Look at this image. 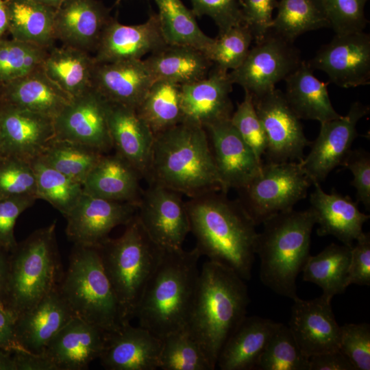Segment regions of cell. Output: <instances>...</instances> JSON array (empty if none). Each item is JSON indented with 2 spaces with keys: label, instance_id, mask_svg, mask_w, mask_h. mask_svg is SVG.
Listing matches in <instances>:
<instances>
[{
  "label": "cell",
  "instance_id": "obj_16",
  "mask_svg": "<svg viewBox=\"0 0 370 370\" xmlns=\"http://www.w3.org/2000/svg\"><path fill=\"white\" fill-rule=\"evenodd\" d=\"M369 112V106L356 101L346 115L321 123L309 153L299 162L312 184H320L335 167L343 164L358 136L357 124Z\"/></svg>",
  "mask_w": 370,
  "mask_h": 370
},
{
  "label": "cell",
  "instance_id": "obj_50",
  "mask_svg": "<svg viewBox=\"0 0 370 370\" xmlns=\"http://www.w3.org/2000/svg\"><path fill=\"white\" fill-rule=\"evenodd\" d=\"M195 16L211 18L222 33L244 24L239 0H190Z\"/></svg>",
  "mask_w": 370,
  "mask_h": 370
},
{
  "label": "cell",
  "instance_id": "obj_9",
  "mask_svg": "<svg viewBox=\"0 0 370 370\" xmlns=\"http://www.w3.org/2000/svg\"><path fill=\"white\" fill-rule=\"evenodd\" d=\"M312 184L298 162H267L245 188L238 199L256 225L293 209Z\"/></svg>",
  "mask_w": 370,
  "mask_h": 370
},
{
  "label": "cell",
  "instance_id": "obj_10",
  "mask_svg": "<svg viewBox=\"0 0 370 370\" xmlns=\"http://www.w3.org/2000/svg\"><path fill=\"white\" fill-rule=\"evenodd\" d=\"M301 62L299 51L293 43L270 31L256 42L243 63L229 75L233 84L258 97L275 89Z\"/></svg>",
  "mask_w": 370,
  "mask_h": 370
},
{
  "label": "cell",
  "instance_id": "obj_29",
  "mask_svg": "<svg viewBox=\"0 0 370 370\" xmlns=\"http://www.w3.org/2000/svg\"><path fill=\"white\" fill-rule=\"evenodd\" d=\"M277 323L258 316H245L223 345L217 367L221 370H256Z\"/></svg>",
  "mask_w": 370,
  "mask_h": 370
},
{
  "label": "cell",
  "instance_id": "obj_27",
  "mask_svg": "<svg viewBox=\"0 0 370 370\" xmlns=\"http://www.w3.org/2000/svg\"><path fill=\"white\" fill-rule=\"evenodd\" d=\"M75 317L58 286L15 319L18 346L35 354L44 352L55 335Z\"/></svg>",
  "mask_w": 370,
  "mask_h": 370
},
{
  "label": "cell",
  "instance_id": "obj_54",
  "mask_svg": "<svg viewBox=\"0 0 370 370\" xmlns=\"http://www.w3.org/2000/svg\"><path fill=\"white\" fill-rule=\"evenodd\" d=\"M351 248L347 285H370V234L362 232Z\"/></svg>",
  "mask_w": 370,
  "mask_h": 370
},
{
  "label": "cell",
  "instance_id": "obj_3",
  "mask_svg": "<svg viewBox=\"0 0 370 370\" xmlns=\"http://www.w3.org/2000/svg\"><path fill=\"white\" fill-rule=\"evenodd\" d=\"M243 280L230 268L208 260L199 270L186 328L213 369L225 342L246 316L249 299Z\"/></svg>",
  "mask_w": 370,
  "mask_h": 370
},
{
  "label": "cell",
  "instance_id": "obj_14",
  "mask_svg": "<svg viewBox=\"0 0 370 370\" xmlns=\"http://www.w3.org/2000/svg\"><path fill=\"white\" fill-rule=\"evenodd\" d=\"M136 212L137 203L108 200L83 193L65 216L66 234L75 245L98 248L109 238L112 229L126 225Z\"/></svg>",
  "mask_w": 370,
  "mask_h": 370
},
{
  "label": "cell",
  "instance_id": "obj_61",
  "mask_svg": "<svg viewBox=\"0 0 370 370\" xmlns=\"http://www.w3.org/2000/svg\"><path fill=\"white\" fill-rule=\"evenodd\" d=\"M53 9H56L64 0H36Z\"/></svg>",
  "mask_w": 370,
  "mask_h": 370
},
{
  "label": "cell",
  "instance_id": "obj_35",
  "mask_svg": "<svg viewBox=\"0 0 370 370\" xmlns=\"http://www.w3.org/2000/svg\"><path fill=\"white\" fill-rule=\"evenodd\" d=\"M13 39L48 48L55 38V9L36 0H4Z\"/></svg>",
  "mask_w": 370,
  "mask_h": 370
},
{
  "label": "cell",
  "instance_id": "obj_64",
  "mask_svg": "<svg viewBox=\"0 0 370 370\" xmlns=\"http://www.w3.org/2000/svg\"><path fill=\"white\" fill-rule=\"evenodd\" d=\"M121 0H116V3H119Z\"/></svg>",
  "mask_w": 370,
  "mask_h": 370
},
{
  "label": "cell",
  "instance_id": "obj_8",
  "mask_svg": "<svg viewBox=\"0 0 370 370\" xmlns=\"http://www.w3.org/2000/svg\"><path fill=\"white\" fill-rule=\"evenodd\" d=\"M58 288L75 317L106 332L116 331L128 322L124 319L97 248L74 245Z\"/></svg>",
  "mask_w": 370,
  "mask_h": 370
},
{
  "label": "cell",
  "instance_id": "obj_38",
  "mask_svg": "<svg viewBox=\"0 0 370 370\" xmlns=\"http://www.w3.org/2000/svg\"><path fill=\"white\" fill-rule=\"evenodd\" d=\"M154 136L184 122L181 86L156 80L136 109Z\"/></svg>",
  "mask_w": 370,
  "mask_h": 370
},
{
  "label": "cell",
  "instance_id": "obj_40",
  "mask_svg": "<svg viewBox=\"0 0 370 370\" xmlns=\"http://www.w3.org/2000/svg\"><path fill=\"white\" fill-rule=\"evenodd\" d=\"M31 164L36 175L37 198L47 201L65 217L83 194L82 184L56 170L40 157Z\"/></svg>",
  "mask_w": 370,
  "mask_h": 370
},
{
  "label": "cell",
  "instance_id": "obj_52",
  "mask_svg": "<svg viewBox=\"0 0 370 370\" xmlns=\"http://www.w3.org/2000/svg\"><path fill=\"white\" fill-rule=\"evenodd\" d=\"M244 24L251 31L255 42L262 40L271 30L273 12L277 0H239Z\"/></svg>",
  "mask_w": 370,
  "mask_h": 370
},
{
  "label": "cell",
  "instance_id": "obj_2",
  "mask_svg": "<svg viewBox=\"0 0 370 370\" xmlns=\"http://www.w3.org/2000/svg\"><path fill=\"white\" fill-rule=\"evenodd\" d=\"M145 179L190 198L223 192L206 129L187 122L155 136Z\"/></svg>",
  "mask_w": 370,
  "mask_h": 370
},
{
  "label": "cell",
  "instance_id": "obj_5",
  "mask_svg": "<svg viewBox=\"0 0 370 370\" xmlns=\"http://www.w3.org/2000/svg\"><path fill=\"white\" fill-rule=\"evenodd\" d=\"M258 233L255 253L260 260L261 282L273 292L297 297L296 279L308 259L314 212L293 209L266 219Z\"/></svg>",
  "mask_w": 370,
  "mask_h": 370
},
{
  "label": "cell",
  "instance_id": "obj_36",
  "mask_svg": "<svg viewBox=\"0 0 370 370\" xmlns=\"http://www.w3.org/2000/svg\"><path fill=\"white\" fill-rule=\"evenodd\" d=\"M352 247L331 243L315 256H310L303 269V280L321 288L322 295L332 299L345 292Z\"/></svg>",
  "mask_w": 370,
  "mask_h": 370
},
{
  "label": "cell",
  "instance_id": "obj_4",
  "mask_svg": "<svg viewBox=\"0 0 370 370\" xmlns=\"http://www.w3.org/2000/svg\"><path fill=\"white\" fill-rule=\"evenodd\" d=\"M201 257L195 247L164 251L134 312L138 325L159 338L186 327L197 288Z\"/></svg>",
  "mask_w": 370,
  "mask_h": 370
},
{
  "label": "cell",
  "instance_id": "obj_15",
  "mask_svg": "<svg viewBox=\"0 0 370 370\" xmlns=\"http://www.w3.org/2000/svg\"><path fill=\"white\" fill-rule=\"evenodd\" d=\"M56 138L106 153L113 148L106 99L92 87L73 97L53 119Z\"/></svg>",
  "mask_w": 370,
  "mask_h": 370
},
{
  "label": "cell",
  "instance_id": "obj_18",
  "mask_svg": "<svg viewBox=\"0 0 370 370\" xmlns=\"http://www.w3.org/2000/svg\"><path fill=\"white\" fill-rule=\"evenodd\" d=\"M221 182L223 193L241 190L259 173L263 165L246 144L230 120L205 127Z\"/></svg>",
  "mask_w": 370,
  "mask_h": 370
},
{
  "label": "cell",
  "instance_id": "obj_32",
  "mask_svg": "<svg viewBox=\"0 0 370 370\" xmlns=\"http://www.w3.org/2000/svg\"><path fill=\"white\" fill-rule=\"evenodd\" d=\"M71 99L40 67L4 84L1 100L54 119Z\"/></svg>",
  "mask_w": 370,
  "mask_h": 370
},
{
  "label": "cell",
  "instance_id": "obj_47",
  "mask_svg": "<svg viewBox=\"0 0 370 370\" xmlns=\"http://www.w3.org/2000/svg\"><path fill=\"white\" fill-rule=\"evenodd\" d=\"M230 122L256 158L262 161L267 147L266 136L253 97L248 92L245 91L244 99L233 112Z\"/></svg>",
  "mask_w": 370,
  "mask_h": 370
},
{
  "label": "cell",
  "instance_id": "obj_23",
  "mask_svg": "<svg viewBox=\"0 0 370 370\" xmlns=\"http://www.w3.org/2000/svg\"><path fill=\"white\" fill-rule=\"evenodd\" d=\"M107 332L78 317H73L50 341L44 354L56 370H83L99 358Z\"/></svg>",
  "mask_w": 370,
  "mask_h": 370
},
{
  "label": "cell",
  "instance_id": "obj_31",
  "mask_svg": "<svg viewBox=\"0 0 370 370\" xmlns=\"http://www.w3.org/2000/svg\"><path fill=\"white\" fill-rule=\"evenodd\" d=\"M284 81V97L299 119L322 123L341 116L332 104L327 84L314 75L308 62L301 61Z\"/></svg>",
  "mask_w": 370,
  "mask_h": 370
},
{
  "label": "cell",
  "instance_id": "obj_19",
  "mask_svg": "<svg viewBox=\"0 0 370 370\" xmlns=\"http://www.w3.org/2000/svg\"><path fill=\"white\" fill-rule=\"evenodd\" d=\"M288 328L307 358L338 349L341 326L331 301L323 295L310 300L293 299Z\"/></svg>",
  "mask_w": 370,
  "mask_h": 370
},
{
  "label": "cell",
  "instance_id": "obj_55",
  "mask_svg": "<svg viewBox=\"0 0 370 370\" xmlns=\"http://www.w3.org/2000/svg\"><path fill=\"white\" fill-rule=\"evenodd\" d=\"M12 354L16 370H56L44 353L35 354L18 347Z\"/></svg>",
  "mask_w": 370,
  "mask_h": 370
},
{
  "label": "cell",
  "instance_id": "obj_56",
  "mask_svg": "<svg viewBox=\"0 0 370 370\" xmlns=\"http://www.w3.org/2000/svg\"><path fill=\"white\" fill-rule=\"evenodd\" d=\"M308 370H355L349 360L339 350L309 358Z\"/></svg>",
  "mask_w": 370,
  "mask_h": 370
},
{
  "label": "cell",
  "instance_id": "obj_46",
  "mask_svg": "<svg viewBox=\"0 0 370 370\" xmlns=\"http://www.w3.org/2000/svg\"><path fill=\"white\" fill-rule=\"evenodd\" d=\"M19 195L37 198L35 173L30 162L3 155L0 158V197Z\"/></svg>",
  "mask_w": 370,
  "mask_h": 370
},
{
  "label": "cell",
  "instance_id": "obj_7",
  "mask_svg": "<svg viewBox=\"0 0 370 370\" xmlns=\"http://www.w3.org/2000/svg\"><path fill=\"white\" fill-rule=\"evenodd\" d=\"M97 249L124 319L130 322L165 250L151 240L136 214L121 236L109 238Z\"/></svg>",
  "mask_w": 370,
  "mask_h": 370
},
{
  "label": "cell",
  "instance_id": "obj_45",
  "mask_svg": "<svg viewBox=\"0 0 370 370\" xmlns=\"http://www.w3.org/2000/svg\"><path fill=\"white\" fill-rule=\"evenodd\" d=\"M254 40L251 31L245 24L236 25L219 33L204 53L213 66L226 71H232L243 63Z\"/></svg>",
  "mask_w": 370,
  "mask_h": 370
},
{
  "label": "cell",
  "instance_id": "obj_22",
  "mask_svg": "<svg viewBox=\"0 0 370 370\" xmlns=\"http://www.w3.org/2000/svg\"><path fill=\"white\" fill-rule=\"evenodd\" d=\"M162 343L149 330L127 322L107 332L99 359L108 370H155L159 369Z\"/></svg>",
  "mask_w": 370,
  "mask_h": 370
},
{
  "label": "cell",
  "instance_id": "obj_34",
  "mask_svg": "<svg viewBox=\"0 0 370 370\" xmlns=\"http://www.w3.org/2000/svg\"><path fill=\"white\" fill-rule=\"evenodd\" d=\"M95 65L87 51L64 45L47 53L41 69L73 98L92 87Z\"/></svg>",
  "mask_w": 370,
  "mask_h": 370
},
{
  "label": "cell",
  "instance_id": "obj_44",
  "mask_svg": "<svg viewBox=\"0 0 370 370\" xmlns=\"http://www.w3.org/2000/svg\"><path fill=\"white\" fill-rule=\"evenodd\" d=\"M47 48L12 38L0 39V84H4L40 69Z\"/></svg>",
  "mask_w": 370,
  "mask_h": 370
},
{
  "label": "cell",
  "instance_id": "obj_60",
  "mask_svg": "<svg viewBox=\"0 0 370 370\" xmlns=\"http://www.w3.org/2000/svg\"><path fill=\"white\" fill-rule=\"evenodd\" d=\"M8 32V17L4 0H0V39Z\"/></svg>",
  "mask_w": 370,
  "mask_h": 370
},
{
  "label": "cell",
  "instance_id": "obj_6",
  "mask_svg": "<svg viewBox=\"0 0 370 370\" xmlns=\"http://www.w3.org/2000/svg\"><path fill=\"white\" fill-rule=\"evenodd\" d=\"M62 275L53 221L10 252L5 310L16 317L31 309L59 285Z\"/></svg>",
  "mask_w": 370,
  "mask_h": 370
},
{
  "label": "cell",
  "instance_id": "obj_30",
  "mask_svg": "<svg viewBox=\"0 0 370 370\" xmlns=\"http://www.w3.org/2000/svg\"><path fill=\"white\" fill-rule=\"evenodd\" d=\"M140 174L118 153L103 154L84 182L88 195L117 201L138 203L141 195Z\"/></svg>",
  "mask_w": 370,
  "mask_h": 370
},
{
  "label": "cell",
  "instance_id": "obj_53",
  "mask_svg": "<svg viewBox=\"0 0 370 370\" xmlns=\"http://www.w3.org/2000/svg\"><path fill=\"white\" fill-rule=\"evenodd\" d=\"M353 174L352 185L356 191L357 201L370 210V156L362 149L350 150L343 164Z\"/></svg>",
  "mask_w": 370,
  "mask_h": 370
},
{
  "label": "cell",
  "instance_id": "obj_11",
  "mask_svg": "<svg viewBox=\"0 0 370 370\" xmlns=\"http://www.w3.org/2000/svg\"><path fill=\"white\" fill-rule=\"evenodd\" d=\"M182 194L149 184L137 203L136 217L151 240L165 251L182 249L190 232L186 202Z\"/></svg>",
  "mask_w": 370,
  "mask_h": 370
},
{
  "label": "cell",
  "instance_id": "obj_13",
  "mask_svg": "<svg viewBox=\"0 0 370 370\" xmlns=\"http://www.w3.org/2000/svg\"><path fill=\"white\" fill-rule=\"evenodd\" d=\"M329 81L348 88L370 84V35L362 32L335 34L308 62Z\"/></svg>",
  "mask_w": 370,
  "mask_h": 370
},
{
  "label": "cell",
  "instance_id": "obj_24",
  "mask_svg": "<svg viewBox=\"0 0 370 370\" xmlns=\"http://www.w3.org/2000/svg\"><path fill=\"white\" fill-rule=\"evenodd\" d=\"M106 101V116L113 147L145 178L150 165L155 136L136 110Z\"/></svg>",
  "mask_w": 370,
  "mask_h": 370
},
{
  "label": "cell",
  "instance_id": "obj_63",
  "mask_svg": "<svg viewBox=\"0 0 370 370\" xmlns=\"http://www.w3.org/2000/svg\"><path fill=\"white\" fill-rule=\"evenodd\" d=\"M3 156V150H2V145H1V140L0 137V158Z\"/></svg>",
  "mask_w": 370,
  "mask_h": 370
},
{
  "label": "cell",
  "instance_id": "obj_17",
  "mask_svg": "<svg viewBox=\"0 0 370 370\" xmlns=\"http://www.w3.org/2000/svg\"><path fill=\"white\" fill-rule=\"evenodd\" d=\"M0 137L3 155L31 162L56 139L53 119L1 99Z\"/></svg>",
  "mask_w": 370,
  "mask_h": 370
},
{
  "label": "cell",
  "instance_id": "obj_25",
  "mask_svg": "<svg viewBox=\"0 0 370 370\" xmlns=\"http://www.w3.org/2000/svg\"><path fill=\"white\" fill-rule=\"evenodd\" d=\"M156 81L144 60L95 63L92 87L106 100L137 109Z\"/></svg>",
  "mask_w": 370,
  "mask_h": 370
},
{
  "label": "cell",
  "instance_id": "obj_20",
  "mask_svg": "<svg viewBox=\"0 0 370 370\" xmlns=\"http://www.w3.org/2000/svg\"><path fill=\"white\" fill-rule=\"evenodd\" d=\"M229 72L212 65L204 78L181 85L184 122L203 127L230 120L233 113Z\"/></svg>",
  "mask_w": 370,
  "mask_h": 370
},
{
  "label": "cell",
  "instance_id": "obj_39",
  "mask_svg": "<svg viewBox=\"0 0 370 370\" xmlns=\"http://www.w3.org/2000/svg\"><path fill=\"white\" fill-rule=\"evenodd\" d=\"M271 32L292 42L300 35L330 27L321 0H280Z\"/></svg>",
  "mask_w": 370,
  "mask_h": 370
},
{
  "label": "cell",
  "instance_id": "obj_59",
  "mask_svg": "<svg viewBox=\"0 0 370 370\" xmlns=\"http://www.w3.org/2000/svg\"><path fill=\"white\" fill-rule=\"evenodd\" d=\"M0 370H16L12 352L0 349Z\"/></svg>",
  "mask_w": 370,
  "mask_h": 370
},
{
  "label": "cell",
  "instance_id": "obj_51",
  "mask_svg": "<svg viewBox=\"0 0 370 370\" xmlns=\"http://www.w3.org/2000/svg\"><path fill=\"white\" fill-rule=\"evenodd\" d=\"M36 199L30 195L0 197V246L7 251L10 252L18 243L14 236L17 219Z\"/></svg>",
  "mask_w": 370,
  "mask_h": 370
},
{
  "label": "cell",
  "instance_id": "obj_58",
  "mask_svg": "<svg viewBox=\"0 0 370 370\" xmlns=\"http://www.w3.org/2000/svg\"><path fill=\"white\" fill-rule=\"evenodd\" d=\"M10 269V251L0 246V308L5 310L4 302L7 291Z\"/></svg>",
  "mask_w": 370,
  "mask_h": 370
},
{
  "label": "cell",
  "instance_id": "obj_43",
  "mask_svg": "<svg viewBox=\"0 0 370 370\" xmlns=\"http://www.w3.org/2000/svg\"><path fill=\"white\" fill-rule=\"evenodd\" d=\"M309 358L298 347L288 326L278 323L256 370H308Z\"/></svg>",
  "mask_w": 370,
  "mask_h": 370
},
{
  "label": "cell",
  "instance_id": "obj_41",
  "mask_svg": "<svg viewBox=\"0 0 370 370\" xmlns=\"http://www.w3.org/2000/svg\"><path fill=\"white\" fill-rule=\"evenodd\" d=\"M103 154L83 145L56 138L40 157L56 170L83 184Z\"/></svg>",
  "mask_w": 370,
  "mask_h": 370
},
{
  "label": "cell",
  "instance_id": "obj_26",
  "mask_svg": "<svg viewBox=\"0 0 370 370\" xmlns=\"http://www.w3.org/2000/svg\"><path fill=\"white\" fill-rule=\"evenodd\" d=\"M111 18L108 9L99 1L64 0L55 10V38L86 51L95 49Z\"/></svg>",
  "mask_w": 370,
  "mask_h": 370
},
{
  "label": "cell",
  "instance_id": "obj_57",
  "mask_svg": "<svg viewBox=\"0 0 370 370\" xmlns=\"http://www.w3.org/2000/svg\"><path fill=\"white\" fill-rule=\"evenodd\" d=\"M15 319L13 314L0 308V349L12 352L20 347L16 339Z\"/></svg>",
  "mask_w": 370,
  "mask_h": 370
},
{
  "label": "cell",
  "instance_id": "obj_33",
  "mask_svg": "<svg viewBox=\"0 0 370 370\" xmlns=\"http://www.w3.org/2000/svg\"><path fill=\"white\" fill-rule=\"evenodd\" d=\"M144 61L156 80L180 86L205 77L212 67L201 51L183 45H166Z\"/></svg>",
  "mask_w": 370,
  "mask_h": 370
},
{
  "label": "cell",
  "instance_id": "obj_37",
  "mask_svg": "<svg viewBox=\"0 0 370 370\" xmlns=\"http://www.w3.org/2000/svg\"><path fill=\"white\" fill-rule=\"evenodd\" d=\"M162 34L167 45H183L204 51L214 38L199 28L193 12L182 0H154Z\"/></svg>",
  "mask_w": 370,
  "mask_h": 370
},
{
  "label": "cell",
  "instance_id": "obj_42",
  "mask_svg": "<svg viewBox=\"0 0 370 370\" xmlns=\"http://www.w3.org/2000/svg\"><path fill=\"white\" fill-rule=\"evenodd\" d=\"M159 369L213 370L199 343L185 328L162 339Z\"/></svg>",
  "mask_w": 370,
  "mask_h": 370
},
{
  "label": "cell",
  "instance_id": "obj_49",
  "mask_svg": "<svg viewBox=\"0 0 370 370\" xmlns=\"http://www.w3.org/2000/svg\"><path fill=\"white\" fill-rule=\"evenodd\" d=\"M338 349L349 360L355 370H369V325L346 323L341 326Z\"/></svg>",
  "mask_w": 370,
  "mask_h": 370
},
{
  "label": "cell",
  "instance_id": "obj_62",
  "mask_svg": "<svg viewBox=\"0 0 370 370\" xmlns=\"http://www.w3.org/2000/svg\"><path fill=\"white\" fill-rule=\"evenodd\" d=\"M3 84H0V100H1V98H2V95H3Z\"/></svg>",
  "mask_w": 370,
  "mask_h": 370
},
{
  "label": "cell",
  "instance_id": "obj_21",
  "mask_svg": "<svg viewBox=\"0 0 370 370\" xmlns=\"http://www.w3.org/2000/svg\"><path fill=\"white\" fill-rule=\"evenodd\" d=\"M167 45L161 32L157 14L138 25H124L111 18L95 48V63L142 60Z\"/></svg>",
  "mask_w": 370,
  "mask_h": 370
},
{
  "label": "cell",
  "instance_id": "obj_48",
  "mask_svg": "<svg viewBox=\"0 0 370 370\" xmlns=\"http://www.w3.org/2000/svg\"><path fill=\"white\" fill-rule=\"evenodd\" d=\"M368 0H321L330 27L335 34L362 32L368 21L365 8Z\"/></svg>",
  "mask_w": 370,
  "mask_h": 370
},
{
  "label": "cell",
  "instance_id": "obj_28",
  "mask_svg": "<svg viewBox=\"0 0 370 370\" xmlns=\"http://www.w3.org/2000/svg\"><path fill=\"white\" fill-rule=\"evenodd\" d=\"M314 191L310 194V208L314 213L316 223L319 227V236L331 235L349 247L360 236L364 223L369 215L361 212L358 201L348 196L332 191L328 194L323 190L319 183H314Z\"/></svg>",
  "mask_w": 370,
  "mask_h": 370
},
{
  "label": "cell",
  "instance_id": "obj_12",
  "mask_svg": "<svg viewBox=\"0 0 370 370\" xmlns=\"http://www.w3.org/2000/svg\"><path fill=\"white\" fill-rule=\"evenodd\" d=\"M253 101L266 136L264 155L268 162H301L305 147L311 142L305 136L300 119L284 92L275 88L253 97Z\"/></svg>",
  "mask_w": 370,
  "mask_h": 370
},
{
  "label": "cell",
  "instance_id": "obj_1",
  "mask_svg": "<svg viewBox=\"0 0 370 370\" xmlns=\"http://www.w3.org/2000/svg\"><path fill=\"white\" fill-rule=\"evenodd\" d=\"M225 195L211 192L186 202L190 232L201 256L249 280L256 254V225L239 200H230Z\"/></svg>",
  "mask_w": 370,
  "mask_h": 370
}]
</instances>
